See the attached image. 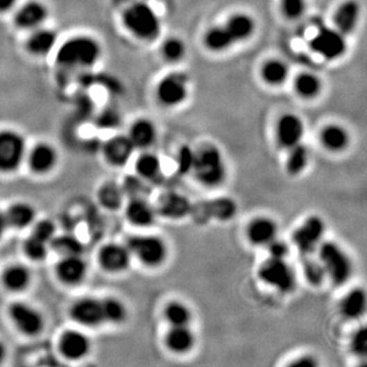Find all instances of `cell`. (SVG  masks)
I'll list each match as a JSON object with an SVG mask.
<instances>
[{"instance_id": "5", "label": "cell", "mask_w": 367, "mask_h": 367, "mask_svg": "<svg viewBox=\"0 0 367 367\" xmlns=\"http://www.w3.org/2000/svg\"><path fill=\"white\" fill-rule=\"evenodd\" d=\"M257 275L262 283L283 294L292 293L296 288V273L287 259L267 258L260 264Z\"/></svg>"}, {"instance_id": "25", "label": "cell", "mask_w": 367, "mask_h": 367, "mask_svg": "<svg viewBox=\"0 0 367 367\" xmlns=\"http://www.w3.org/2000/svg\"><path fill=\"white\" fill-rule=\"evenodd\" d=\"M157 212L143 197H135L126 207L128 221L136 227L148 228L153 225Z\"/></svg>"}, {"instance_id": "40", "label": "cell", "mask_w": 367, "mask_h": 367, "mask_svg": "<svg viewBox=\"0 0 367 367\" xmlns=\"http://www.w3.org/2000/svg\"><path fill=\"white\" fill-rule=\"evenodd\" d=\"M99 199L102 206L110 210L121 207L123 200V190L117 184H106L99 190Z\"/></svg>"}, {"instance_id": "10", "label": "cell", "mask_w": 367, "mask_h": 367, "mask_svg": "<svg viewBox=\"0 0 367 367\" xmlns=\"http://www.w3.org/2000/svg\"><path fill=\"white\" fill-rule=\"evenodd\" d=\"M26 140L14 130L0 131V171L12 173L26 157Z\"/></svg>"}, {"instance_id": "39", "label": "cell", "mask_w": 367, "mask_h": 367, "mask_svg": "<svg viewBox=\"0 0 367 367\" xmlns=\"http://www.w3.org/2000/svg\"><path fill=\"white\" fill-rule=\"evenodd\" d=\"M302 271H303L304 278L309 284L314 287H319L325 282L327 275L323 264L319 262L318 258L311 257V255L304 256V262H302Z\"/></svg>"}, {"instance_id": "34", "label": "cell", "mask_w": 367, "mask_h": 367, "mask_svg": "<svg viewBox=\"0 0 367 367\" xmlns=\"http://www.w3.org/2000/svg\"><path fill=\"white\" fill-rule=\"evenodd\" d=\"M288 157L286 160L287 173L293 177L301 175L308 164H309L310 153L306 145L303 143L289 149Z\"/></svg>"}, {"instance_id": "37", "label": "cell", "mask_w": 367, "mask_h": 367, "mask_svg": "<svg viewBox=\"0 0 367 367\" xmlns=\"http://www.w3.org/2000/svg\"><path fill=\"white\" fill-rule=\"evenodd\" d=\"M164 318L169 327H184L190 325L192 321V312L186 304L173 301L164 308Z\"/></svg>"}, {"instance_id": "8", "label": "cell", "mask_w": 367, "mask_h": 367, "mask_svg": "<svg viewBox=\"0 0 367 367\" xmlns=\"http://www.w3.org/2000/svg\"><path fill=\"white\" fill-rule=\"evenodd\" d=\"M325 234V223L321 217L311 216L293 232L292 242L302 256H309L317 251Z\"/></svg>"}, {"instance_id": "29", "label": "cell", "mask_w": 367, "mask_h": 367, "mask_svg": "<svg viewBox=\"0 0 367 367\" xmlns=\"http://www.w3.org/2000/svg\"><path fill=\"white\" fill-rule=\"evenodd\" d=\"M321 143L327 151L339 153L350 144V136L342 126L332 123L325 126L321 132Z\"/></svg>"}, {"instance_id": "53", "label": "cell", "mask_w": 367, "mask_h": 367, "mask_svg": "<svg viewBox=\"0 0 367 367\" xmlns=\"http://www.w3.org/2000/svg\"><path fill=\"white\" fill-rule=\"evenodd\" d=\"M4 355H6V349H4L3 345L0 343V362L3 359Z\"/></svg>"}, {"instance_id": "44", "label": "cell", "mask_w": 367, "mask_h": 367, "mask_svg": "<svg viewBox=\"0 0 367 367\" xmlns=\"http://www.w3.org/2000/svg\"><path fill=\"white\" fill-rule=\"evenodd\" d=\"M47 243L36 237L31 236L26 240L24 244L26 255L31 258L34 262H42L49 254V246Z\"/></svg>"}, {"instance_id": "31", "label": "cell", "mask_w": 367, "mask_h": 367, "mask_svg": "<svg viewBox=\"0 0 367 367\" xmlns=\"http://www.w3.org/2000/svg\"><path fill=\"white\" fill-rule=\"evenodd\" d=\"M135 169L143 181L157 182L162 175V160L155 154L144 153L136 160Z\"/></svg>"}, {"instance_id": "26", "label": "cell", "mask_w": 367, "mask_h": 367, "mask_svg": "<svg viewBox=\"0 0 367 367\" xmlns=\"http://www.w3.org/2000/svg\"><path fill=\"white\" fill-rule=\"evenodd\" d=\"M56 273L65 284H78L86 275L87 264L81 255L64 256L56 266Z\"/></svg>"}, {"instance_id": "1", "label": "cell", "mask_w": 367, "mask_h": 367, "mask_svg": "<svg viewBox=\"0 0 367 367\" xmlns=\"http://www.w3.org/2000/svg\"><path fill=\"white\" fill-rule=\"evenodd\" d=\"M102 51L101 42L96 38L77 35L58 45L56 64L67 69H90L99 64Z\"/></svg>"}, {"instance_id": "51", "label": "cell", "mask_w": 367, "mask_h": 367, "mask_svg": "<svg viewBox=\"0 0 367 367\" xmlns=\"http://www.w3.org/2000/svg\"><path fill=\"white\" fill-rule=\"evenodd\" d=\"M19 0H0V14H8L16 10Z\"/></svg>"}, {"instance_id": "22", "label": "cell", "mask_w": 367, "mask_h": 367, "mask_svg": "<svg viewBox=\"0 0 367 367\" xmlns=\"http://www.w3.org/2000/svg\"><path fill=\"white\" fill-rule=\"evenodd\" d=\"M91 343L86 334L79 331H67L62 334L60 349L69 360H80L88 355Z\"/></svg>"}, {"instance_id": "27", "label": "cell", "mask_w": 367, "mask_h": 367, "mask_svg": "<svg viewBox=\"0 0 367 367\" xmlns=\"http://www.w3.org/2000/svg\"><path fill=\"white\" fill-rule=\"evenodd\" d=\"M29 166L37 173L51 171L58 162V152L49 143H39L28 154Z\"/></svg>"}, {"instance_id": "30", "label": "cell", "mask_w": 367, "mask_h": 367, "mask_svg": "<svg viewBox=\"0 0 367 367\" xmlns=\"http://www.w3.org/2000/svg\"><path fill=\"white\" fill-rule=\"evenodd\" d=\"M341 314L347 319L360 318L366 310V291L361 288L352 289L340 303Z\"/></svg>"}, {"instance_id": "36", "label": "cell", "mask_w": 367, "mask_h": 367, "mask_svg": "<svg viewBox=\"0 0 367 367\" xmlns=\"http://www.w3.org/2000/svg\"><path fill=\"white\" fill-rule=\"evenodd\" d=\"M321 79L312 73H301L296 77L294 88L297 94L304 99H316L321 91Z\"/></svg>"}, {"instance_id": "48", "label": "cell", "mask_w": 367, "mask_h": 367, "mask_svg": "<svg viewBox=\"0 0 367 367\" xmlns=\"http://www.w3.org/2000/svg\"><path fill=\"white\" fill-rule=\"evenodd\" d=\"M268 252L269 258H275V259H287L290 254V246L281 239L275 238L273 242L269 243L266 247Z\"/></svg>"}, {"instance_id": "19", "label": "cell", "mask_w": 367, "mask_h": 367, "mask_svg": "<svg viewBox=\"0 0 367 367\" xmlns=\"http://www.w3.org/2000/svg\"><path fill=\"white\" fill-rule=\"evenodd\" d=\"M136 151L128 135H117L104 145V156L112 166L123 167L130 162Z\"/></svg>"}, {"instance_id": "49", "label": "cell", "mask_w": 367, "mask_h": 367, "mask_svg": "<svg viewBox=\"0 0 367 367\" xmlns=\"http://www.w3.org/2000/svg\"><path fill=\"white\" fill-rule=\"evenodd\" d=\"M195 152L189 146H183L178 154V171L181 173H191L193 162H194Z\"/></svg>"}, {"instance_id": "52", "label": "cell", "mask_w": 367, "mask_h": 367, "mask_svg": "<svg viewBox=\"0 0 367 367\" xmlns=\"http://www.w3.org/2000/svg\"><path fill=\"white\" fill-rule=\"evenodd\" d=\"M6 228H8V223H6V214L0 210V238L6 232Z\"/></svg>"}, {"instance_id": "2", "label": "cell", "mask_w": 367, "mask_h": 367, "mask_svg": "<svg viewBox=\"0 0 367 367\" xmlns=\"http://www.w3.org/2000/svg\"><path fill=\"white\" fill-rule=\"evenodd\" d=\"M191 173L206 188H217L227 179V166L223 153L216 146L203 147L195 152Z\"/></svg>"}, {"instance_id": "42", "label": "cell", "mask_w": 367, "mask_h": 367, "mask_svg": "<svg viewBox=\"0 0 367 367\" xmlns=\"http://www.w3.org/2000/svg\"><path fill=\"white\" fill-rule=\"evenodd\" d=\"M105 323H121L127 318V308L116 298L102 299Z\"/></svg>"}, {"instance_id": "11", "label": "cell", "mask_w": 367, "mask_h": 367, "mask_svg": "<svg viewBox=\"0 0 367 367\" xmlns=\"http://www.w3.org/2000/svg\"><path fill=\"white\" fill-rule=\"evenodd\" d=\"M189 77L182 71L164 76L156 88L158 101L167 108L181 105L188 99Z\"/></svg>"}, {"instance_id": "18", "label": "cell", "mask_w": 367, "mask_h": 367, "mask_svg": "<svg viewBox=\"0 0 367 367\" xmlns=\"http://www.w3.org/2000/svg\"><path fill=\"white\" fill-rule=\"evenodd\" d=\"M58 45V34L54 30L42 26L31 31L27 41L26 49L28 52L36 58H44L56 51Z\"/></svg>"}, {"instance_id": "17", "label": "cell", "mask_w": 367, "mask_h": 367, "mask_svg": "<svg viewBox=\"0 0 367 367\" xmlns=\"http://www.w3.org/2000/svg\"><path fill=\"white\" fill-rule=\"evenodd\" d=\"M279 227L273 219L266 216H258L251 219L247 225V240L252 246L266 247L278 238Z\"/></svg>"}, {"instance_id": "23", "label": "cell", "mask_w": 367, "mask_h": 367, "mask_svg": "<svg viewBox=\"0 0 367 367\" xmlns=\"http://www.w3.org/2000/svg\"><path fill=\"white\" fill-rule=\"evenodd\" d=\"M360 17V6L356 0H346L334 15V27L345 36L355 31Z\"/></svg>"}, {"instance_id": "33", "label": "cell", "mask_w": 367, "mask_h": 367, "mask_svg": "<svg viewBox=\"0 0 367 367\" xmlns=\"http://www.w3.org/2000/svg\"><path fill=\"white\" fill-rule=\"evenodd\" d=\"M31 281L29 269L23 266H12L6 269L2 275V282L8 290L19 292L25 290Z\"/></svg>"}, {"instance_id": "41", "label": "cell", "mask_w": 367, "mask_h": 367, "mask_svg": "<svg viewBox=\"0 0 367 367\" xmlns=\"http://www.w3.org/2000/svg\"><path fill=\"white\" fill-rule=\"evenodd\" d=\"M51 244L52 248L62 256L81 255L83 253V244L76 237L69 234L54 237Z\"/></svg>"}, {"instance_id": "12", "label": "cell", "mask_w": 367, "mask_h": 367, "mask_svg": "<svg viewBox=\"0 0 367 367\" xmlns=\"http://www.w3.org/2000/svg\"><path fill=\"white\" fill-rule=\"evenodd\" d=\"M49 17V10L41 0H29L16 8L15 25L25 31H33L44 26Z\"/></svg>"}, {"instance_id": "32", "label": "cell", "mask_w": 367, "mask_h": 367, "mask_svg": "<svg viewBox=\"0 0 367 367\" xmlns=\"http://www.w3.org/2000/svg\"><path fill=\"white\" fill-rule=\"evenodd\" d=\"M8 227L15 229H25L33 223L35 216L34 208L28 203H16L8 208L6 212Z\"/></svg>"}, {"instance_id": "3", "label": "cell", "mask_w": 367, "mask_h": 367, "mask_svg": "<svg viewBox=\"0 0 367 367\" xmlns=\"http://www.w3.org/2000/svg\"><path fill=\"white\" fill-rule=\"evenodd\" d=\"M123 23L129 33L139 40H155L162 33V21L146 2H134L123 12Z\"/></svg>"}, {"instance_id": "7", "label": "cell", "mask_w": 367, "mask_h": 367, "mask_svg": "<svg viewBox=\"0 0 367 367\" xmlns=\"http://www.w3.org/2000/svg\"><path fill=\"white\" fill-rule=\"evenodd\" d=\"M347 37L336 28L321 26L310 38V49L327 60H336L345 56L348 49Z\"/></svg>"}, {"instance_id": "43", "label": "cell", "mask_w": 367, "mask_h": 367, "mask_svg": "<svg viewBox=\"0 0 367 367\" xmlns=\"http://www.w3.org/2000/svg\"><path fill=\"white\" fill-rule=\"evenodd\" d=\"M187 49L184 41L177 37L167 39L162 46V53L164 60L169 62H178L186 56Z\"/></svg>"}, {"instance_id": "24", "label": "cell", "mask_w": 367, "mask_h": 367, "mask_svg": "<svg viewBox=\"0 0 367 367\" xmlns=\"http://www.w3.org/2000/svg\"><path fill=\"white\" fill-rule=\"evenodd\" d=\"M196 339L190 325L169 327L164 336V344L171 353L184 355L194 348Z\"/></svg>"}, {"instance_id": "9", "label": "cell", "mask_w": 367, "mask_h": 367, "mask_svg": "<svg viewBox=\"0 0 367 367\" xmlns=\"http://www.w3.org/2000/svg\"><path fill=\"white\" fill-rule=\"evenodd\" d=\"M238 205L230 197H217L210 200L193 203L190 216L196 223H205L214 219L219 221H230L236 216Z\"/></svg>"}, {"instance_id": "16", "label": "cell", "mask_w": 367, "mask_h": 367, "mask_svg": "<svg viewBox=\"0 0 367 367\" xmlns=\"http://www.w3.org/2000/svg\"><path fill=\"white\" fill-rule=\"evenodd\" d=\"M193 203L188 197L177 192H167L160 196L156 212L171 221H179L190 216Z\"/></svg>"}, {"instance_id": "28", "label": "cell", "mask_w": 367, "mask_h": 367, "mask_svg": "<svg viewBox=\"0 0 367 367\" xmlns=\"http://www.w3.org/2000/svg\"><path fill=\"white\" fill-rule=\"evenodd\" d=\"M129 138L136 149H147L154 144L157 138V130L153 121L148 119H139L130 128Z\"/></svg>"}, {"instance_id": "6", "label": "cell", "mask_w": 367, "mask_h": 367, "mask_svg": "<svg viewBox=\"0 0 367 367\" xmlns=\"http://www.w3.org/2000/svg\"><path fill=\"white\" fill-rule=\"evenodd\" d=\"M126 246L139 262L149 267L162 266L169 254L166 242L160 237L152 234L131 237Z\"/></svg>"}, {"instance_id": "14", "label": "cell", "mask_w": 367, "mask_h": 367, "mask_svg": "<svg viewBox=\"0 0 367 367\" xmlns=\"http://www.w3.org/2000/svg\"><path fill=\"white\" fill-rule=\"evenodd\" d=\"M71 316L76 323L84 327H95L105 323L101 299H80L71 306Z\"/></svg>"}, {"instance_id": "21", "label": "cell", "mask_w": 367, "mask_h": 367, "mask_svg": "<svg viewBox=\"0 0 367 367\" xmlns=\"http://www.w3.org/2000/svg\"><path fill=\"white\" fill-rule=\"evenodd\" d=\"M223 26L233 45L249 40L255 33V21L246 14L233 15Z\"/></svg>"}, {"instance_id": "38", "label": "cell", "mask_w": 367, "mask_h": 367, "mask_svg": "<svg viewBox=\"0 0 367 367\" xmlns=\"http://www.w3.org/2000/svg\"><path fill=\"white\" fill-rule=\"evenodd\" d=\"M204 45L212 52L225 51L234 46L223 25L214 26L206 32Z\"/></svg>"}, {"instance_id": "13", "label": "cell", "mask_w": 367, "mask_h": 367, "mask_svg": "<svg viewBox=\"0 0 367 367\" xmlns=\"http://www.w3.org/2000/svg\"><path fill=\"white\" fill-rule=\"evenodd\" d=\"M305 126L301 117L295 114H286L280 117L277 123V141L282 148L289 149L302 143Z\"/></svg>"}, {"instance_id": "4", "label": "cell", "mask_w": 367, "mask_h": 367, "mask_svg": "<svg viewBox=\"0 0 367 367\" xmlns=\"http://www.w3.org/2000/svg\"><path fill=\"white\" fill-rule=\"evenodd\" d=\"M317 252L319 262L332 283L336 286L348 283L353 273V264L342 247L332 241H323Z\"/></svg>"}, {"instance_id": "15", "label": "cell", "mask_w": 367, "mask_h": 367, "mask_svg": "<svg viewBox=\"0 0 367 367\" xmlns=\"http://www.w3.org/2000/svg\"><path fill=\"white\" fill-rule=\"evenodd\" d=\"M10 316L22 333L35 336L42 331L43 317L35 308L26 303L12 304L10 307Z\"/></svg>"}, {"instance_id": "35", "label": "cell", "mask_w": 367, "mask_h": 367, "mask_svg": "<svg viewBox=\"0 0 367 367\" xmlns=\"http://www.w3.org/2000/svg\"><path fill=\"white\" fill-rule=\"evenodd\" d=\"M290 69L280 60H267L262 69V80L271 86H281L288 80Z\"/></svg>"}, {"instance_id": "45", "label": "cell", "mask_w": 367, "mask_h": 367, "mask_svg": "<svg viewBox=\"0 0 367 367\" xmlns=\"http://www.w3.org/2000/svg\"><path fill=\"white\" fill-rule=\"evenodd\" d=\"M350 350L354 355L359 358L366 357L367 354V329L361 327L352 334Z\"/></svg>"}, {"instance_id": "50", "label": "cell", "mask_w": 367, "mask_h": 367, "mask_svg": "<svg viewBox=\"0 0 367 367\" xmlns=\"http://www.w3.org/2000/svg\"><path fill=\"white\" fill-rule=\"evenodd\" d=\"M293 366L298 367H314L317 366L316 358L312 356H303V357L298 358L296 361L293 362Z\"/></svg>"}, {"instance_id": "20", "label": "cell", "mask_w": 367, "mask_h": 367, "mask_svg": "<svg viewBox=\"0 0 367 367\" xmlns=\"http://www.w3.org/2000/svg\"><path fill=\"white\" fill-rule=\"evenodd\" d=\"M132 254L126 245H105L99 252V262L110 273H121L131 264Z\"/></svg>"}, {"instance_id": "47", "label": "cell", "mask_w": 367, "mask_h": 367, "mask_svg": "<svg viewBox=\"0 0 367 367\" xmlns=\"http://www.w3.org/2000/svg\"><path fill=\"white\" fill-rule=\"evenodd\" d=\"M32 236L44 241L45 243L51 242L52 239L56 237V227L51 221H41L34 227Z\"/></svg>"}, {"instance_id": "46", "label": "cell", "mask_w": 367, "mask_h": 367, "mask_svg": "<svg viewBox=\"0 0 367 367\" xmlns=\"http://www.w3.org/2000/svg\"><path fill=\"white\" fill-rule=\"evenodd\" d=\"M281 8L287 19H300L306 10V0H281Z\"/></svg>"}]
</instances>
